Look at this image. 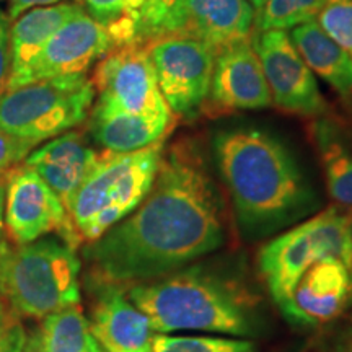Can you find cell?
I'll list each match as a JSON object with an SVG mask.
<instances>
[{"mask_svg": "<svg viewBox=\"0 0 352 352\" xmlns=\"http://www.w3.org/2000/svg\"><path fill=\"white\" fill-rule=\"evenodd\" d=\"M227 240V209L199 142L165 145L155 182L132 212L87 243L95 283H148L209 256Z\"/></svg>", "mask_w": 352, "mask_h": 352, "instance_id": "1", "label": "cell"}, {"mask_svg": "<svg viewBox=\"0 0 352 352\" xmlns=\"http://www.w3.org/2000/svg\"><path fill=\"white\" fill-rule=\"evenodd\" d=\"M212 152L243 239H266L318 210L314 184L287 145L271 132L258 127L217 131Z\"/></svg>", "mask_w": 352, "mask_h": 352, "instance_id": "2", "label": "cell"}, {"mask_svg": "<svg viewBox=\"0 0 352 352\" xmlns=\"http://www.w3.org/2000/svg\"><path fill=\"white\" fill-rule=\"evenodd\" d=\"M126 294L160 334L253 340L266 329L261 298L226 266L192 263L158 279L129 285Z\"/></svg>", "mask_w": 352, "mask_h": 352, "instance_id": "3", "label": "cell"}, {"mask_svg": "<svg viewBox=\"0 0 352 352\" xmlns=\"http://www.w3.org/2000/svg\"><path fill=\"white\" fill-rule=\"evenodd\" d=\"M59 236L32 243L0 240V298L16 314L43 320L80 303V259Z\"/></svg>", "mask_w": 352, "mask_h": 352, "instance_id": "4", "label": "cell"}, {"mask_svg": "<svg viewBox=\"0 0 352 352\" xmlns=\"http://www.w3.org/2000/svg\"><path fill=\"white\" fill-rule=\"evenodd\" d=\"M164 148L165 140L135 152L103 151L67 209L82 243L98 240L144 201L155 182Z\"/></svg>", "mask_w": 352, "mask_h": 352, "instance_id": "5", "label": "cell"}, {"mask_svg": "<svg viewBox=\"0 0 352 352\" xmlns=\"http://www.w3.org/2000/svg\"><path fill=\"white\" fill-rule=\"evenodd\" d=\"M352 210L340 206L315 212L267 241L258 256V267L267 292L283 307L308 267L324 258L352 264Z\"/></svg>", "mask_w": 352, "mask_h": 352, "instance_id": "6", "label": "cell"}, {"mask_svg": "<svg viewBox=\"0 0 352 352\" xmlns=\"http://www.w3.org/2000/svg\"><path fill=\"white\" fill-rule=\"evenodd\" d=\"M95 88L87 74L44 78L3 90L0 131L41 144L80 126L94 108Z\"/></svg>", "mask_w": 352, "mask_h": 352, "instance_id": "7", "label": "cell"}, {"mask_svg": "<svg viewBox=\"0 0 352 352\" xmlns=\"http://www.w3.org/2000/svg\"><path fill=\"white\" fill-rule=\"evenodd\" d=\"M145 47L171 113L182 120H196L209 96L215 52L199 39L179 34L153 39Z\"/></svg>", "mask_w": 352, "mask_h": 352, "instance_id": "8", "label": "cell"}, {"mask_svg": "<svg viewBox=\"0 0 352 352\" xmlns=\"http://www.w3.org/2000/svg\"><path fill=\"white\" fill-rule=\"evenodd\" d=\"M6 230L8 239L20 245L32 243L50 233H57L74 250L82 245L59 196L23 164L13 166L8 178Z\"/></svg>", "mask_w": 352, "mask_h": 352, "instance_id": "9", "label": "cell"}, {"mask_svg": "<svg viewBox=\"0 0 352 352\" xmlns=\"http://www.w3.org/2000/svg\"><path fill=\"white\" fill-rule=\"evenodd\" d=\"M90 80L98 94L96 103L147 116L173 114L158 88L155 70L144 44L114 47L98 60Z\"/></svg>", "mask_w": 352, "mask_h": 352, "instance_id": "10", "label": "cell"}, {"mask_svg": "<svg viewBox=\"0 0 352 352\" xmlns=\"http://www.w3.org/2000/svg\"><path fill=\"white\" fill-rule=\"evenodd\" d=\"M252 43L276 108L310 118L328 113V103L321 95L315 74L298 54L287 32H256Z\"/></svg>", "mask_w": 352, "mask_h": 352, "instance_id": "11", "label": "cell"}, {"mask_svg": "<svg viewBox=\"0 0 352 352\" xmlns=\"http://www.w3.org/2000/svg\"><path fill=\"white\" fill-rule=\"evenodd\" d=\"M114 50L111 34L83 10L47 39L36 59L20 76L8 78L6 90L28 83L76 74H87L91 65Z\"/></svg>", "mask_w": 352, "mask_h": 352, "instance_id": "12", "label": "cell"}, {"mask_svg": "<svg viewBox=\"0 0 352 352\" xmlns=\"http://www.w3.org/2000/svg\"><path fill=\"white\" fill-rule=\"evenodd\" d=\"M254 8L248 0H182L155 39L179 34L206 43L215 52L253 36Z\"/></svg>", "mask_w": 352, "mask_h": 352, "instance_id": "13", "label": "cell"}, {"mask_svg": "<svg viewBox=\"0 0 352 352\" xmlns=\"http://www.w3.org/2000/svg\"><path fill=\"white\" fill-rule=\"evenodd\" d=\"M271 104L270 87L252 39L233 44L215 56L212 82L202 113L222 116Z\"/></svg>", "mask_w": 352, "mask_h": 352, "instance_id": "14", "label": "cell"}, {"mask_svg": "<svg viewBox=\"0 0 352 352\" xmlns=\"http://www.w3.org/2000/svg\"><path fill=\"white\" fill-rule=\"evenodd\" d=\"M351 270L341 259L324 258L303 272L280 314L289 323L318 328L333 323L349 307Z\"/></svg>", "mask_w": 352, "mask_h": 352, "instance_id": "15", "label": "cell"}, {"mask_svg": "<svg viewBox=\"0 0 352 352\" xmlns=\"http://www.w3.org/2000/svg\"><path fill=\"white\" fill-rule=\"evenodd\" d=\"M96 300L91 308L90 328L104 352H152L151 320L116 284L95 283Z\"/></svg>", "mask_w": 352, "mask_h": 352, "instance_id": "16", "label": "cell"}, {"mask_svg": "<svg viewBox=\"0 0 352 352\" xmlns=\"http://www.w3.org/2000/svg\"><path fill=\"white\" fill-rule=\"evenodd\" d=\"M103 151H96L78 131H67L30 152L23 165L41 176L69 209L74 196L95 168ZM69 214V212H67Z\"/></svg>", "mask_w": 352, "mask_h": 352, "instance_id": "17", "label": "cell"}, {"mask_svg": "<svg viewBox=\"0 0 352 352\" xmlns=\"http://www.w3.org/2000/svg\"><path fill=\"white\" fill-rule=\"evenodd\" d=\"M88 129L103 151L114 153L135 152L162 142L173 131L178 118L147 116L95 103L88 116Z\"/></svg>", "mask_w": 352, "mask_h": 352, "instance_id": "18", "label": "cell"}, {"mask_svg": "<svg viewBox=\"0 0 352 352\" xmlns=\"http://www.w3.org/2000/svg\"><path fill=\"white\" fill-rule=\"evenodd\" d=\"M85 10L80 2H60L26 12L10 26V76H20L65 21Z\"/></svg>", "mask_w": 352, "mask_h": 352, "instance_id": "19", "label": "cell"}, {"mask_svg": "<svg viewBox=\"0 0 352 352\" xmlns=\"http://www.w3.org/2000/svg\"><path fill=\"white\" fill-rule=\"evenodd\" d=\"M294 46L308 69L323 78L344 98L352 100V59L331 36L324 33L318 21L298 25L289 33Z\"/></svg>", "mask_w": 352, "mask_h": 352, "instance_id": "20", "label": "cell"}, {"mask_svg": "<svg viewBox=\"0 0 352 352\" xmlns=\"http://www.w3.org/2000/svg\"><path fill=\"white\" fill-rule=\"evenodd\" d=\"M328 195L334 206L352 210V139L341 126L327 118L311 124Z\"/></svg>", "mask_w": 352, "mask_h": 352, "instance_id": "21", "label": "cell"}, {"mask_svg": "<svg viewBox=\"0 0 352 352\" xmlns=\"http://www.w3.org/2000/svg\"><path fill=\"white\" fill-rule=\"evenodd\" d=\"M38 331L46 352H104L80 305L47 315Z\"/></svg>", "mask_w": 352, "mask_h": 352, "instance_id": "22", "label": "cell"}, {"mask_svg": "<svg viewBox=\"0 0 352 352\" xmlns=\"http://www.w3.org/2000/svg\"><path fill=\"white\" fill-rule=\"evenodd\" d=\"M324 6L327 0H266L263 7L254 12L253 33L270 30L287 32L316 20Z\"/></svg>", "mask_w": 352, "mask_h": 352, "instance_id": "23", "label": "cell"}, {"mask_svg": "<svg viewBox=\"0 0 352 352\" xmlns=\"http://www.w3.org/2000/svg\"><path fill=\"white\" fill-rule=\"evenodd\" d=\"M145 0H85L88 15L111 34L114 47L132 44L135 38L138 13Z\"/></svg>", "mask_w": 352, "mask_h": 352, "instance_id": "24", "label": "cell"}, {"mask_svg": "<svg viewBox=\"0 0 352 352\" xmlns=\"http://www.w3.org/2000/svg\"><path fill=\"white\" fill-rule=\"evenodd\" d=\"M152 352H258L252 340L219 334H153Z\"/></svg>", "mask_w": 352, "mask_h": 352, "instance_id": "25", "label": "cell"}, {"mask_svg": "<svg viewBox=\"0 0 352 352\" xmlns=\"http://www.w3.org/2000/svg\"><path fill=\"white\" fill-rule=\"evenodd\" d=\"M316 21L352 59V0H327Z\"/></svg>", "mask_w": 352, "mask_h": 352, "instance_id": "26", "label": "cell"}, {"mask_svg": "<svg viewBox=\"0 0 352 352\" xmlns=\"http://www.w3.org/2000/svg\"><path fill=\"white\" fill-rule=\"evenodd\" d=\"M179 2L182 0H145L138 13L134 43L145 46L147 43L153 41L162 23Z\"/></svg>", "mask_w": 352, "mask_h": 352, "instance_id": "27", "label": "cell"}, {"mask_svg": "<svg viewBox=\"0 0 352 352\" xmlns=\"http://www.w3.org/2000/svg\"><path fill=\"white\" fill-rule=\"evenodd\" d=\"M28 340L21 315L0 298V352H23Z\"/></svg>", "mask_w": 352, "mask_h": 352, "instance_id": "28", "label": "cell"}, {"mask_svg": "<svg viewBox=\"0 0 352 352\" xmlns=\"http://www.w3.org/2000/svg\"><path fill=\"white\" fill-rule=\"evenodd\" d=\"M36 142L28 139H20L15 135L0 131V170L12 168V166L21 164L30 152L34 151Z\"/></svg>", "mask_w": 352, "mask_h": 352, "instance_id": "29", "label": "cell"}, {"mask_svg": "<svg viewBox=\"0 0 352 352\" xmlns=\"http://www.w3.org/2000/svg\"><path fill=\"white\" fill-rule=\"evenodd\" d=\"M10 76V20L0 10V95Z\"/></svg>", "mask_w": 352, "mask_h": 352, "instance_id": "30", "label": "cell"}, {"mask_svg": "<svg viewBox=\"0 0 352 352\" xmlns=\"http://www.w3.org/2000/svg\"><path fill=\"white\" fill-rule=\"evenodd\" d=\"M328 340L324 352H352V311L334 328Z\"/></svg>", "mask_w": 352, "mask_h": 352, "instance_id": "31", "label": "cell"}, {"mask_svg": "<svg viewBox=\"0 0 352 352\" xmlns=\"http://www.w3.org/2000/svg\"><path fill=\"white\" fill-rule=\"evenodd\" d=\"M57 2H63V0H8V20H16L23 12H30L33 8L38 7H47V6H56ZM80 2V0H76Z\"/></svg>", "mask_w": 352, "mask_h": 352, "instance_id": "32", "label": "cell"}, {"mask_svg": "<svg viewBox=\"0 0 352 352\" xmlns=\"http://www.w3.org/2000/svg\"><path fill=\"white\" fill-rule=\"evenodd\" d=\"M13 168V166H12ZM12 168L0 170V240L7 236L6 230V196H7V186L8 178H10Z\"/></svg>", "mask_w": 352, "mask_h": 352, "instance_id": "33", "label": "cell"}, {"mask_svg": "<svg viewBox=\"0 0 352 352\" xmlns=\"http://www.w3.org/2000/svg\"><path fill=\"white\" fill-rule=\"evenodd\" d=\"M23 352H46V349H44V346H43L41 336H39L38 329H34V331L28 336Z\"/></svg>", "mask_w": 352, "mask_h": 352, "instance_id": "34", "label": "cell"}, {"mask_svg": "<svg viewBox=\"0 0 352 352\" xmlns=\"http://www.w3.org/2000/svg\"><path fill=\"white\" fill-rule=\"evenodd\" d=\"M248 2L252 3V7L254 8V12H256V10H259V8L263 7V3L266 2V0H248Z\"/></svg>", "mask_w": 352, "mask_h": 352, "instance_id": "35", "label": "cell"}, {"mask_svg": "<svg viewBox=\"0 0 352 352\" xmlns=\"http://www.w3.org/2000/svg\"><path fill=\"white\" fill-rule=\"evenodd\" d=\"M351 239H352V228H351ZM352 305V264H351V296H349V307Z\"/></svg>", "mask_w": 352, "mask_h": 352, "instance_id": "36", "label": "cell"}]
</instances>
